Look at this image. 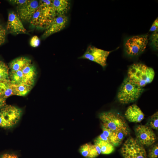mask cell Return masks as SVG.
Wrapping results in <instances>:
<instances>
[{"mask_svg":"<svg viewBox=\"0 0 158 158\" xmlns=\"http://www.w3.org/2000/svg\"><path fill=\"white\" fill-rule=\"evenodd\" d=\"M8 66L10 80L13 85L33 86L37 72L30 59L24 57H18L11 61Z\"/></svg>","mask_w":158,"mask_h":158,"instance_id":"obj_1","label":"cell"},{"mask_svg":"<svg viewBox=\"0 0 158 158\" xmlns=\"http://www.w3.org/2000/svg\"><path fill=\"white\" fill-rule=\"evenodd\" d=\"M99 117L102 126L113 133L120 145L130 133V129L124 118L118 113L113 111L102 112Z\"/></svg>","mask_w":158,"mask_h":158,"instance_id":"obj_2","label":"cell"},{"mask_svg":"<svg viewBox=\"0 0 158 158\" xmlns=\"http://www.w3.org/2000/svg\"><path fill=\"white\" fill-rule=\"evenodd\" d=\"M56 17L52 0H40L39 6L30 22L34 27L46 30Z\"/></svg>","mask_w":158,"mask_h":158,"instance_id":"obj_3","label":"cell"},{"mask_svg":"<svg viewBox=\"0 0 158 158\" xmlns=\"http://www.w3.org/2000/svg\"><path fill=\"white\" fill-rule=\"evenodd\" d=\"M154 75V71L152 68L141 63L132 64L128 71V78L142 87L152 82Z\"/></svg>","mask_w":158,"mask_h":158,"instance_id":"obj_4","label":"cell"},{"mask_svg":"<svg viewBox=\"0 0 158 158\" xmlns=\"http://www.w3.org/2000/svg\"><path fill=\"white\" fill-rule=\"evenodd\" d=\"M144 90L143 87L134 83L128 77L122 83L117 97L120 102L128 104L137 100Z\"/></svg>","mask_w":158,"mask_h":158,"instance_id":"obj_5","label":"cell"},{"mask_svg":"<svg viewBox=\"0 0 158 158\" xmlns=\"http://www.w3.org/2000/svg\"><path fill=\"white\" fill-rule=\"evenodd\" d=\"M124 158H147V154L144 146L136 139L128 138L125 142L121 150Z\"/></svg>","mask_w":158,"mask_h":158,"instance_id":"obj_6","label":"cell"},{"mask_svg":"<svg viewBox=\"0 0 158 158\" xmlns=\"http://www.w3.org/2000/svg\"><path fill=\"white\" fill-rule=\"evenodd\" d=\"M21 110L14 106L6 105L0 110V127L9 128L15 125L19 120Z\"/></svg>","mask_w":158,"mask_h":158,"instance_id":"obj_7","label":"cell"},{"mask_svg":"<svg viewBox=\"0 0 158 158\" xmlns=\"http://www.w3.org/2000/svg\"><path fill=\"white\" fill-rule=\"evenodd\" d=\"M148 42V35H136L128 39L124 44L126 53L130 56L138 55L145 49Z\"/></svg>","mask_w":158,"mask_h":158,"instance_id":"obj_8","label":"cell"},{"mask_svg":"<svg viewBox=\"0 0 158 158\" xmlns=\"http://www.w3.org/2000/svg\"><path fill=\"white\" fill-rule=\"evenodd\" d=\"M112 51H107L90 45L84 54L78 58L86 59L95 62L104 68L107 65V58Z\"/></svg>","mask_w":158,"mask_h":158,"instance_id":"obj_9","label":"cell"},{"mask_svg":"<svg viewBox=\"0 0 158 158\" xmlns=\"http://www.w3.org/2000/svg\"><path fill=\"white\" fill-rule=\"evenodd\" d=\"M135 131L136 139L143 146H151L156 140L154 133L147 125H139L135 128Z\"/></svg>","mask_w":158,"mask_h":158,"instance_id":"obj_10","label":"cell"},{"mask_svg":"<svg viewBox=\"0 0 158 158\" xmlns=\"http://www.w3.org/2000/svg\"><path fill=\"white\" fill-rule=\"evenodd\" d=\"M39 6V1L31 0L28 3L17 6V15L21 20L30 22Z\"/></svg>","mask_w":158,"mask_h":158,"instance_id":"obj_11","label":"cell"},{"mask_svg":"<svg viewBox=\"0 0 158 158\" xmlns=\"http://www.w3.org/2000/svg\"><path fill=\"white\" fill-rule=\"evenodd\" d=\"M6 29L9 32L14 34H25L27 32L21 20L13 11L8 14Z\"/></svg>","mask_w":158,"mask_h":158,"instance_id":"obj_12","label":"cell"},{"mask_svg":"<svg viewBox=\"0 0 158 158\" xmlns=\"http://www.w3.org/2000/svg\"><path fill=\"white\" fill-rule=\"evenodd\" d=\"M68 22V18L65 15L56 16L45 30L42 35V37L46 38L61 31L65 28Z\"/></svg>","mask_w":158,"mask_h":158,"instance_id":"obj_13","label":"cell"},{"mask_svg":"<svg viewBox=\"0 0 158 158\" xmlns=\"http://www.w3.org/2000/svg\"><path fill=\"white\" fill-rule=\"evenodd\" d=\"M126 119L130 122L139 123L144 118V114L136 104L129 106L125 114Z\"/></svg>","mask_w":158,"mask_h":158,"instance_id":"obj_14","label":"cell"},{"mask_svg":"<svg viewBox=\"0 0 158 158\" xmlns=\"http://www.w3.org/2000/svg\"><path fill=\"white\" fill-rule=\"evenodd\" d=\"M79 151L81 154L86 158H95L101 153V150L99 147L90 143H86L81 146Z\"/></svg>","mask_w":158,"mask_h":158,"instance_id":"obj_15","label":"cell"},{"mask_svg":"<svg viewBox=\"0 0 158 158\" xmlns=\"http://www.w3.org/2000/svg\"><path fill=\"white\" fill-rule=\"evenodd\" d=\"M52 5L56 17L65 15L70 8V3L67 0H53Z\"/></svg>","mask_w":158,"mask_h":158,"instance_id":"obj_16","label":"cell"},{"mask_svg":"<svg viewBox=\"0 0 158 158\" xmlns=\"http://www.w3.org/2000/svg\"><path fill=\"white\" fill-rule=\"evenodd\" d=\"M13 95V86L10 80L0 81V96L6 99Z\"/></svg>","mask_w":158,"mask_h":158,"instance_id":"obj_17","label":"cell"},{"mask_svg":"<svg viewBox=\"0 0 158 158\" xmlns=\"http://www.w3.org/2000/svg\"><path fill=\"white\" fill-rule=\"evenodd\" d=\"M94 145L98 146L100 148L101 154H109L114 151V146L109 142L96 138L94 140Z\"/></svg>","mask_w":158,"mask_h":158,"instance_id":"obj_18","label":"cell"},{"mask_svg":"<svg viewBox=\"0 0 158 158\" xmlns=\"http://www.w3.org/2000/svg\"><path fill=\"white\" fill-rule=\"evenodd\" d=\"M14 95L24 96L31 90L33 86L25 84H13Z\"/></svg>","mask_w":158,"mask_h":158,"instance_id":"obj_19","label":"cell"},{"mask_svg":"<svg viewBox=\"0 0 158 158\" xmlns=\"http://www.w3.org/2000/svg\"><path fill=\"white\" fill-rule=\"evenodd\" d=\"M10 79L8 66L0 60V81Z\"/></svg>","mask_w":158,"mask_h":158,"instance_id":"obj_20","label":"cell"},{"mask_svg":"<svg viewBox=\"0 0 158 158\" xmlns=\"http://www.w3.org/2000/svg\"><path fill=\"white\" fill-rule=\"evenodd\" d=\"M147 126L151 128L158 130V112H156L151 116L147 123Z\"/></svg>","mask_w":158,"mask_h":158,"instance_id":"obj_21","label":"cell"},{"mask_svg":"<svg viewBox=\"0 0 158 158\" xmlns=\"http://www.w3.org/2000/svg\"><path fill=\"white\" fill-rule=\"evenodd\" d=\"M148 156L149 158H158V143L154 144L151 146L149 150Z\"/></svg>","mask_w":158,"mask_h":158,"instance_id":"obj_22","label":"cell"},{"mask_svg":"<svg viewBox=\"0 0 158 158\" xmlns=\"http://www.w3.org/2000/svg\"><path fill=\"white\" fill-rule=\"evenodd\" d=\"M158 30L153 32L150 37L151 44L152 47L156 49H158Z\"/></svg>","mask_w":158,"mask_h":158,"instance_id":"obj_23","label":"cell"},{"mask_svg":"<svg viewBox=\"0 0 158 158\" xmlns=\"http://www.w3.org/2000/svg\"><path fill=\"white\" fill-rule=\"evenodd\" d=\"M6 35V30L0 24V46L5 42Z\"/></svg>","mask_w":158,"mask_h":158,"instance_id":"obj_24","label":"cell"},{"mask_svg":"<svg viewBox=\"0 0 158 158\" xmlns=\"http://www.w3.org/2000/svg\"><path fill=\"white\" fill-rule=\"evenodd\" d=\"M40 40L37 36H33L31 38L30 42V45L34 47H38L40 45Z\"/></svg>","mask_w":158,"mask_h":158,"instance_id":"obj_25","label":"cell"},{"mask_svg":"<svg viewBox=\"0 0 158 158\" xmlns=\"http://www.w3.org/2000/svg\"><path fill=\"white\" fill-rule=\"evenodd\" d=\"M9 1L12 3L16 5L17 6H19L28 3L30 1V0H14Z\"/></svg>","mask_w":158,"mask_h":158,"instance_id":"obj_26","label":"cell"},{"mask_svg":"<svg viewBox=\"0 0 158 158\" xmlns=\"http://www.w3.org/2000/svg\"><path fill=\"white\" fill-rule=\"evenodd\" d=\"M158 30V18H157L154 21L152 25L150 31L153 32Z\"/></svg>","mask_w":158,"mask_h":158,"instance_id":"obj_27","label":"cell"},{"mask_svg":"<svg viewBox=\"0 0 158 158\" xmlns=\"http://www.w3.org/2000/svg\"><path fill=\"white\" fill-rule=\"evenodd\" d=\"M0 158H18L16 155L13 154H5L2 155Z\"/></svg>","mask_w":158,"mask_h":158,"instance_id":"obj_28","label":"cell"},{"mask_svg":"<svg viewBox=\"0 0 158 158\" xmlns=\"http://www.w3.org/2000/svg\"><path fill=\"white\" fill-rule=\"evenodd\" d=\"M6 105V99L0 96V110Z\"/></svg>","mask_w":158,"mask_h":158,"instance_id":"obj_29","label":"cell"},{"mask_svg":"<svg viewBox=\"0 0 158 158\" xmlns=\"http://www.w3.org/2000/svg\"></svg>","mask_w":158,"mask_h":158,"instance_id":"obj_30","label":"cell"}]
</instances>
